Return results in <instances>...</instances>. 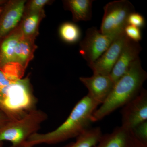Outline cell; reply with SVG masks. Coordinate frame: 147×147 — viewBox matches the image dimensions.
Here are the masks:
<instances>
[{"label": "cell", "mask_w": 147, "mask_h": 147, "mask_svg": "<svg viewBox=\"0 0 147 147\" xmlns=\"http://www.w3.org/2000/svg\"><path fill=\"white\" fill-rule=\"evenodd\" d=\"M99 105L87 94L76 103L67 119L57 128L46 133L33 134L24 147L56 144L76 138L90 128L93 114Z\"/></svg>", "instance_id": "1"}, {"label": "cell", "mask_w": 147, "mask_h": 147, "mask_svg": "<svg viewBox=\"0 0 147 147\" xmlns=\"http://www.w3.org/2000/svg\"><path fill=\"white\" fill-rule=\"evenodd\" d=\"M147 78V72L142 68L139 58L127 72L115 83L106 100L93 114L92 122L101 120L134 99L143 89Z\"/></svg>", "instance_id": "2"}, {"label": "cell", "mask_w": 147, "mask_h": 147, "mask_svg": "<svg viewBox=\"0 0 147 147\" xmlns=\"http://www.w3.org/2000/svg\"><path fill=\"white\" fill-rule=\"evenodd\" d=\"M37 102L29 77L11 80L0 70V109L10 120L23 117Z\"/></svg>", "instance_id": "3"}, {"label": "cell", "mask_w": 147, "mask_h": 147, "mask_svg": "<svg viewBox=\"0 0 147 147\" xmlns=\"http://www.w3.org/2000/svg\"><path fill=\"white\" fill-rule=\"evenodd\" d=\"M47 118V113L36 108L19 119L9 120L0 128V142H10L9 147H24L28 139L38 133Z\"/></svg>", "instance_id": "4"}, {"label": "cell", "mask_w": 147, "mask_h": 147, "mask_svg": "<svg viewBox=\"0 0 147 147\" xmlns=\"http://www.w3.org/2000/svg\"><path fill=\"white\" fill-rule=\"evenodd\" d=\"M100 30L103 34H119L123 32L131 13L135 12L132 3L127 0L110 2L104 6Z\"/></svg>", "instance_id": "5"}, {"label": "cell", "mask_w": 147, "mask_h": 147, "mask_svg": "<svg viewBox=\"0 0 147 147\" xmlns=\"http://www.w3.org/2000/svg\"><path fill=\"white\" fill-rule=\"evenodd\" d=\"M120 34H103L96 27L89 28L80 42L79 53L89 66L100 57Z\"/></svg>", "instance_id": "6"}, {"label": "cell", "mask_w": 147, "mask_h": 147, "mask_svg": "<svg viewBox=\"0 0 147 147\" xmlns=\"http://www.w3.org/2000/svg\"><path fill=\"white\" fill-rule=\"evenodd\" d=\"M121 126L132 129L147 121V91L143 88L139 94L123 107Z\"/></svg>", "instance_id": "7"}, {"label": "cell", "mask_w": 147, "mask_h": 147, "mask_svg": "<svg viewBox=\"0 0 147 147\" xmlns=\"http://www.w3.org/2000/svg\"><path fill=\"white\" fill-rule=\"evenodd\" d=\"M27 1H9L0 14V40L17 28L21 23Z\"/></svg>", "instance_id": "8"}, {"label": "cell", "mask_w": 147, "mask_h": 147, "mask_svg": "<svg viewBox=\"0 0 147 147\" xmlns=\"http://www.w3.org/2000/svg\"><path fill=\"white\" fill-rule=\"evenodd\" d=\"M127 39V37L123 32L114 40L100 57L89 66L93 73L110 75Z\"/></svg>", "instance_id": "9"}, {"label": "cell", "mask_w": 147, "mask_h": 147, "mask_svg": "<svg viewBox=\"0 0 147 147\" xmlns=\"http://www.w3.org/2000/svg\"><path fill=\"white\" fill-rule=\"evenodd\" d=\"M79 80L88 90V95L101 105L108 97L115 83L109 75L93 73L90 77H80Z\"/></svg>", "instance_id": "10"}, {"label": "cell", "mask_w": 147, "mask_h": 147, "mask_svg": "<svg viewBox=\"0 0 147 147\" xmlns=\"http://www.w3.org/2000/svg\"><path fill=\"white\" fill-rule=\"evenodd\" d=\"M142 47L139 42L127 38L118 59L114 66L110 76L114 83L126 74L132 64L139 59Z\"/></svg>", "instance_id": "11"}, {"label": "cell", "mask_w": 147, "mask_h": 147, "mask_svg": "<svg viewBox=\"0 0 147 147\" xmlns=\"http://www.w3.org/2000/svg\"><path fill=\"white\" fill-rule=\"evenodd\" d=\"M130 129L120 126L112 132L102 135L93 147H140Z\"/></svg>", "instance_id": "12"}, {"label": "cell", "mask_w": 147, "mask_h": 147, "mask_svg": "<svg viewBox=\"0 0 147 147\" xmlns=\"http://www.w3.org/2000/svg\"><path fill=\"white\" fill-rule=\"evenodd\" d=\"M22 36L18 26L0 40V69L7 64L15 62V49Z\"/></svg>", "instance_id": "13"}, {"label": "cell", "mask_w": 147, "mask_h": 147, "mask_svg": "<svg viewBox=\"0 0 147 147\" xmlns=\"http://www.w3.org/2000/svg\"><path fill=\"white\" fill-rule=\"evenodd\" d=\"M45 16L44 9L38 12H24L18 26L22 36L35 40L38 34L40 24Z\"/></svg>", "instance_id": "14"}, {"label": "cell", "mask_w": 147, "mask_h": 147, "mask_svg": "<svg viewBox=\"0 0 147 147\" xmlns=\"http://www.w3.org/2000/svg\"><path fill=\"white\" fill-rule=\"evenodd\" d=\"M93 0H67L63 1L65 8L70 11L74 22L87 21L92 19Z\"/></svg>", "instance_id": "15"}, {"label": "cell", "mask_w": 147, "mask_h": 147, "mask_svg": "<svg viewBox=\"0 0 147 147\" xmlns=\"http://www.w3.org/2000/svg\"><path fill=\"white\" fill-rule=\"evenodd\" d=\"M37 46L33 40L21 36L15 49V61L20 63L26 69L30 62L34 57Z\"/></svg>", "instance_id": "16"}, {"label": "cell", "mask_w": 147, "mask_h": 147, "mask_svg": "<svg viewBox=\"0 0 147 147\" xmlns=\"http://www.w3.org/2000/svg\"><path fill=\"white\" fill-rule=\"evenodd\" d=\"M102 134L100 127L89 128L76 137L75 142L62 147H93L97 144Z\"/></svg>", "instance_id": "17"}, {"label": "cell", "mask_w": 147, "mask_h": 147, "mask_svg": "<svg viewBox=\"0 0 147 147\" xmlns=\"http://www.w3.org/2000/svg\"><path fill=\"white\" fill-rule=\"evenodd\" d=\"M59 33L61 39L69 44H74L80 40L82 36L79 27L71 22H65L59 28Z\"/></svg>", "instance_id": "18"}, {"label": "cell", "mask_w": 147, "mask_h": 147, "mask_svg": "<svg viewBox=\"0 0 147 147\" xmlns=\"http://www.w3.org/2000/svg\"><path fill=\"white\" fill-rule=\"evenodd\" d=\"M26 70L23 66L16 62L7 64L0 69L7 78L11 80L23 79Z\"/></svg>", "instance_id": "19"}, {"label": "cell", "mask_w": 147, "mask_h": 147, "mask_svg": "<svg viewBox=\"0 0 147 147\" xmlns=\"http://www.w3.org/2000/svg\"><path fill=\"white\" fill-rule=\"evenodd\" d=\"M130 130L139 146L147 147V121L138 125Z\"/></svg>", "instance_id": "20"}, {"label": "cell", "mask_w": 147, "mask_h": 147, "mask_svg": "<svg viewBox=\"0 0 147 147\" xmlns=\"http://www.w3.org/2000/svg\"><path fill=\"white\" fill-rule=\"evenodd\" d=\"M52 1L49 0H32L27 2L25 12L31 13L43 10L44 7Z\"/></svg>", "instance_id": "21"}, {"label": "cell", "mask_w": 147, "mask_h": 147, "mask_svg": "<svg viewBox=\"0 0 147 147\" xmlns=\"http://www.w3.org/2000/svg\"><path fill=\"white\" fill-rule=\"evenodd\" d=\"M125 34L129 39L139 42L142 39V35L140 29L134 26L127 25L124 30Z\"/></svg>", "instance_id": "22"}, {"label": "cell", "mask_w": 147, "mask_h": 147, "mask_svg": "<svg viewBox=\"0 0 147 147\" xmlns=\"http://www.w3.org/2000/svg\"><path fill=\"white\" fill-rule=\"evenodd\" d=\"M127 24L140 29L145 26L146 21L144 16L135 11L131 13L129 16Z\"/></svg>", "instance_id": "23"}, {"label": "cell", "mask_w": 147, "mask_h": 147, "mask_svg": "<svg viewBox=\"0 0 147 147\" xmlns=\"http://www.w3.org/2000/svg\"><path fill=\"white\" fill-rule=\"evenodd\" d=\"M10 120L5 113L0 109V128Z\"/></svg>", "instance_id": "24"}, {"label": "cell", "mask_w": 147, "mask_h": 147, "mask_svg": "<svg viewBox=\"0 0 147 147\" xmlns=\"http://www.w3.org/2000/svg\"><path fill=\"white\" fill-rule=\"evenodd\" d=\"M7 2V1H3V0H0V6L2 5L5 4Z\"/></svg>", "instance_id": "25"}, {"label": "cell", "mask_w": 147, "mask_h": 147, "mask_svg": "<svg viewBox=\"0 0 147 147\" xmlns=\"http://www.w3.org/2000/svg\"><path fill=\"white\" fill-rule=\"evenodd\" d=\"M3 142H0V147H3Z\"/></svg>", "instance_id": "26"}, {"label": "cell", "mask_w": 147, "mask_h": 147, "mask_svg": "<svg viewBox=\"0 0 147 147\" xmlns=\"http://www.w3.org/2000/svg\"></svg>", "instance_id": "27"}]
</instances>
